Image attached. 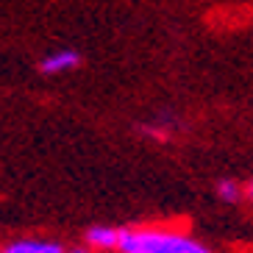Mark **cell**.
<instances>
[{
  "instance_id": "obj_4",
  "label": "cell",
  "mask_w": 253,
  "mask_h": 253,
  "mask_svg": "<svg viewBox=\"0 0 253 253\" xmlns=\"http://www.w3.org/2000/svg\"><path fill=\"white\" fill-rule=\"evenodd\" d=\"M3 253H64L56 242H39V239H25V242H14Z\"/></svg>"
},
{
  "instance_id": "obj_7",
  "label": "cell",
  "mask_w": 253,
  "mask_h": 253,
  "mask_svg": "<svg viewBox=\"0 0 253 253\" xmlns=\"http://www.w3.org/2000/svg\"><path fill=\"white\" fill-rule=\"evenodd\" d=\"M73 253H86V251H73Z\"/></svg>"
},
{
  "instance_id": "obj_2",
  "label": "cell",
  "mask_w": 253,
  "mask_h": 253,
  "mask_svg": "<svg viewBox=\"0 0 253 253\" xmlns=\"http://www.w3.org/2000/svg\"><path fill=\"white\" fill-rule=\"evenodd\" d=\"M81 56L75 50H59V53H50L45 61H42V73L47 75H56V73H64V70H73L78 67Z\"/></svg>"
},
{
  "instance_id": "obj_6",
  "label": "cell",
  "mask_w": 253,
  "mask_h": 253,
  "mask_svg": "<svg viewBox=\"0 0 253 253\" xmlns=\"http://www.w3.org/2000/svg\"><path fill=\"white\" fill-rule=\"evenodd\" d=\"M248 192H251V195H253V181H251V186H248Z\"/></svg>"
},
{
  "instance_id": "obj_1",
  "label": "cell",
  "mask_w": 253,
  "mask_h": 253,
  "mask_svg": "<svg viewBox=\"0 0 253 253\" xmlns=\"http://www.w3.org/2000/svg\"><path fill=\"white\" fill-rule=\"evenodd\" d=\"M120 253H209L206 245L172 231H123Z\"/></svg>"
},
{
  "instance_id": "obj_3",
  "label": "cell",
  "mask_w": 253,
  "mask_h": 253,
  "mask_svg": "<svg viewBox=\"0 0 253 253\" xmlns=\"http://www.w3.org/2000/svg\"><path fill=\"white\" fill-rule=\"evenodd\" d=\"M86 239H89V245H95V248H106V251H109V248H120L123 231L109 228V225H97V228H89Z\"/></svg>"
},
{
  "instance_id": "obj_5",
  "label": "cell",
  "mask_w": 253,
  "mask_h": 253,
  "mask_svg": "<svg viewBox=\"0 0 253 253\" xmlns=\"http://www.w3.org/2000/svg\"><path fill=\"white\" fill-rule=\"evenodd\" d=\"M217 192H220V198H223V201H234V198H237V184H234V181H223V184L217 186Z\"/></svg>"
}]
</instances>
